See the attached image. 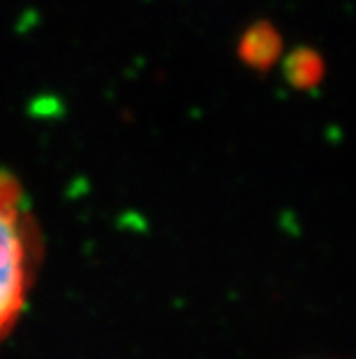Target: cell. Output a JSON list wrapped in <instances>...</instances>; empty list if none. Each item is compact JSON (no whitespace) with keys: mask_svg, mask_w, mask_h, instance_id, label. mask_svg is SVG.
Returning <instances> with one entry per match:
<instances>
[{"mask_svg":"<svg viewBox=\"0 0 356 359\" xmlns=\"http://www.w3.org/2000/svg\"><path fill=\"white\" fill-rule=\"evenodd\" d=\"M37 264V234L19 190L0 181V339L14 330L28 302Z\"/></svg>","mask_w":356,"mask_h":359,"instance_id":"1","label":"cell"}]
</instances>
